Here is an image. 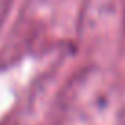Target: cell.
Returning <instances> with one entry per match:
<instances>
[]
</instances>
